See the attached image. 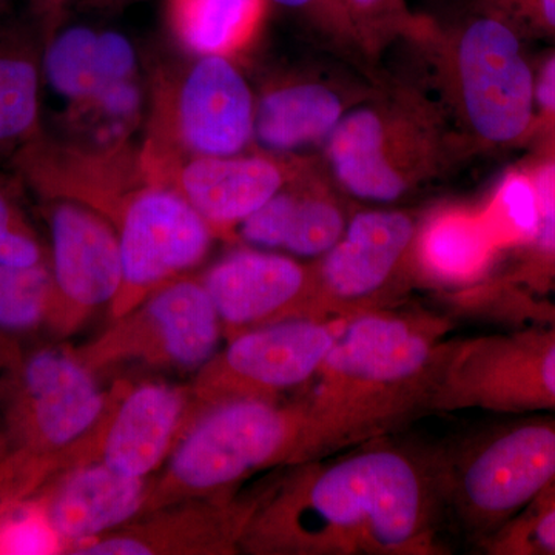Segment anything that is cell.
Returning <instances> with one entry per match:
<instances>
[{
	"label": "cell",
	"mask_w": 555,
	"mask_h": 555,
	"mask_svg": "<svg viewBox=\"0 0 555 555\" xmlns=\"http://www.w3.org/2000/svg\"><path fill=\"white\" fill-rule=\"evenodd\" d=\"M112 224L122 261V283L108 308L112 321L199 266L218 238L177 190L153 181L126 196Z\"/></svg>",
	"instance_id": "30bf717a"
},
{
	"label": "cell",
	"mask_w": 555,
	"mask_h": 555,
	"mask_svg": "<svg viewBox=\"0 0 555 555\" xmlns=\"http://www.w3.org/2000/svg\"><path fill=\"white\" fill-rule=\"evenodd\" d=\"M261 492L244 499L229 492L181 500L142 514L130 524L76 546L69 554H235Z\"/></svg>",
	"instance_id": "9a60e30c"
},
{
	"label": "cell",
	"mask_w": 555,
	"mask_h": 555,
	"mask_svg": "<svg viewBox=\"0 0 555 555\" xmlns=\"http://www.w3.org/2000/svg\"><path fill=\"white\" fill-rule=\"evenodd\" d=\"M448 305L465 315L499 321L513 327L555 331V284L528 275L478 283L448 295Z\"/></svg>",
	"instance_id": "d4e9b609"
},
{
	"label": "cell",
	"mask_w": 555,
	"mask_h": 555,
	"mask_svg": "<svg viewBox=\"0 0 555 555\" xmlns=\"http://www.w3.org/2000/svg\"><path fill=\"white\" fill-rule=\"evenodd\" d=\"M555 412V331L516 327L451 339L430 385L426 412Z\"/></svg>",
	"instance_id": "8992f818"
},
{
	"label": "cell",
	"mask_w": 555,
	"mask_h": 555,
	"mask_svg": "<svg viewBox=\"0 0 555 555\" xmlns=\"http://www.w3.org/2000/svg\"><path fill=\"white\" fill-rule=\"evenodd\" d=\"M347 318L288 320L228 339L189 386L192 423L218 404L278 400L315 378Z\"/></svg>",
	"instance_id": "9c48e42d"
},
{
	"label": "cell",
	"mask_w": 555,
	"mask_h": 555,
	"mask_svg": "<svg viewBox=\"0 0 555 555\" xmlns=\"http://www.w3.org/2000/svg\"><path fill=\"white\" fill-rule=\"evenodd\" d=\"M53 292L50 262L31 268L0 264V332L17 337L47 328Z\"/></svg>",
	"instance_id": "4316f807"
},
{
	"label": "cell",
	"mask_w": 555,
	"mask_h": 555,
	"mask_svg": "<svg viewBox=\"0 0 555 555\" xmlns=\"http://www.w3.org/2000/svg\"><path fill=\"white\" fill-rule=\"evenodd\" d=\"M389 152L385 120L372 108L343 116L328 137L335 178L358 199L392 203L408 192V178Z\"/></svg>",
	"instance_id": "44dd1931"
},
{
	"label": "cell",
	"mask_w": 555,
	"mask_h": 555,
	"mask_svg": "<svg viewBox=\"0 0 555 555\" xmlns=\"http://www.w3.org/2000/svg\"><path fill=\"white\" fill-rule=\"evenodd\" d=\"M415 224L401 211L358 214L341 240L317 264L328 317L386 308L383 294L415 240Z\"/></svg>",
	"instance_id": "2e32d148"
},
{
	"label": "cell",
	"mask_w": 555,
	"mask_h": 555,
	"mask_svg": "<svg viewBox=\"0 0 555 555\" xmlns=\"http://www.w3.org/2000/svg\"><path fill=\"white\" fill-rule=\"evenodd\" d=\"M341 98L323 83H288L268 91L255 108L258 144L269 152H297L328 139L343 119Z\"/></svg>",
	"instance_id": "603a6c76"
},
{
	"label": "cell",
	"mask_w": 555,
	"mask_h": 555,
	"mask_svg": "<svg viewBox=\"0 0 555 555\" xmlns=\"http://www.w3.org/2000/svg\"><path fill=\"white\" fill-rule=\"evenodd\" d=\"M341 449L345 440L308 398L218 404L196 416L153 477L142 514L181 500L229 494L264 470L315 462Z\"/></svg>",
	"instance_id": "3957f363"
},
{
	"label": "cell",
	"mask_w": 555,
	"mask_h": 555,
	"mask_svg": "<svg viewBox=\"0 0 555 555\" xmlns=\"http://www.w3.org/2000/svg\"><path fill=\"white\" fill-rule=\"evenodd\" d=\"M153 477L122 476L102 463H89L62 470L33 499L67 547L65 554H69L76 546L141 516Z\"/></svg>",
	"instance_id": "d6986e66"
},
{
	"label": "cell",
	"mask_w": 555,
	"mask_h": 555,
	"mask_svg": "<svg viewBox=\"0 0 555 555\" xmlns=\"http://www.w3.org/2000/svg\"><path fill=\"white\" fill-rule=\"evenodd\" d=\"M65 553L67 547L33 496L0 509V555Z\"/></svg>",
	"instance_id": "f546056e"
},
{
	"label": "cell",
	"mask_w": 555,
	"mask_h": 555,
	"mask_svg": "<svg viewBox=\"0 0 555 555\" xmlns=\"http://www.w3.org/2000/svg\"><path fill=\"white\" fill-rule=\"evenodd\" d=\"M35 492L36 486L24 463L16 455H0V509L10 503L30 499Z\"/></svg>",
	"instance_id": "e575fe53"
},
{
	"label": "cell",
	"mask_w": 555,
	"mask_h": 555,
	"mask_svg": "<svg viewBox=\"0 0 555 555\" xmlns=\"http://www.w3.org/2000/svg\"><path fill=\"white\" fill-rule=\"evenodd\" d=\"M47 262H50V251L20 204L0 185V264L31 268Z\"/></svg>",
	"instance_id": "4dcf8cb0"
},
{
	"label": "cell",
	"mask_w": 555,
	"mask_h": 555,
	"mask_svg": "<svg viewBox=\"0 0 555 555\" xmlns=\"http://www.w3.org/2000/svg\"><path fill=\"white\" fill-rule=\"evenodd\" d=\"M40 73L30 53L0 46V145L39 134Z\"/></svg>",
	"instance_id": "484cf974"
},
{
	"label": "cell",
	"mask_w": 555,
	"mask_h": 555,
	"mask_svg": "<svg viewBox=\"0 0 555 555\" xmlns=\"http://www.w3.org/2000/svg\"><path fill=\"white\" fill-rule=\"evenodd\" d=\"M189 386L119 379L100 423L86 438L80 465L102 463L134 478L156 476L192 423Z\"/></svg>",
	"instance_id": "7c38bea8"
},
{
	"label": "cell",
	"mask_w": 555,
	"mask_h": 555,
	"mask_svg": "<svg viewBox=\"0 0 555 555\" xmlns=\"http://www.w3.org/2000/svg\"><path fill=\"white\" fill-rule=\"evenodd\" d=\"M478 546L491 555H555V480L514 520Z\"/></svg>",
	"instance_id": "f1b7e54d"
},
{
	"label": "cell",
	"mask_w": 555,
	"mask_h": 555,
	"mask_svg": "<svg viewBox=\"0 0 555 555\" xmlns=\"http://www.w3.org/2000/svg\"><path fill=\"white\" fill-rule=\"evenodd\" d=\"M433 456L444 513L480 545L555 480V412L489 427Z\"/></svg>",
	"instance_id": "277c9868"
},
{
	"label": "cell",
	"mask_w": 555,
	"mask_h": 555,
	"mask_svg": "<svg viewBox=\"0 0 555 555\" xmlns=\"http://www.w3.org/2000/svg\"><path fill=\"white\" fill-rule=\"evenodd\" d=\"M5 374L9 378L0 382L3 454L35 460L51 478L78 466L83 441L108 403L98 374L73 347L62 345L24 353Z\"/></svg>",
	"instance_id": "5b68a950"
},
{
	"label": "cell",
	"mask_w": 555,
	"mask_h": 555,
	"mask_svg": "<svg viewBox=\"0 0 555 555\" xmlns=\"http://www.w3.org/2000/svg\"><path fill=\"white\" fill-rule=\"evenodd\" d=\"M150 181L177 190L218 238L283 190L286 171L270 156H185L150 171Z\"/></svg>",
	"instance_id": "ac0fdd59"
},
{
	"label": "cell",
	"mask_w": 555,
	"mask_h": 555,
	"mask_svg": "<svg viewBox=\"0 0 555 555\" xmlns=\"http://www.w3.org/2000/svg\"><path fill=\"white\" fill-rule=\"evenodd\" d=\"M137 68V50L126 36L89 27L61 31L47 47L42 62L50 89L72 108L115 83L134 79Z\"/></svg>",
	"instance_id": "ffe728a7"
},
{
	"label": "cell",
	"mask_w": 555,
	"mask_h": 555,
	"mask_svg": "<svg viewBox=\"0 0 555 555\" xmlns=\"http://www.w3.org/2000/svg\"><path fill=\"white\" fill-rule=\"evenodd\" d=\"M24 352L16 337L0 332V372H9L21 363Z\"/></svg>",
	"instance_id": "74e56055"
},
{
	"label": "cell",
	"mask_w": 555,
	"mask_h": 555,
	"mask_svg": "<svg viewBox=\"0 0 555 555\" xmlns=\"http://www.w3.org/2000/svg\"><path fill=\"white\" fill-rule=\"evenodd\" d=\"M350 24L383 27L403 14V0H343Z\"/></svg>",
	"instance_id": "836d02e7"
},
{
	"label": "cell",
	"mask_w": 555,
	"mask_h": 555,
	"mask_svg": "<svg viewBox=\"0 0 555 555\" xmlns=\"http://www.w3.org/2000/svg\"><path fill=\"white\" fill-rule=\"evenodd\" d=\"M460 93L470 127L496 144L528 130L535 86L516 33L494 16L466 25L456 46Z\"/></svg>",
	"instance_id": "5bb4252c"
},
{
	"label": "cell",
	"mask_w": 555,
	"mask_h": 555,
	"mask_svg": "<svg viewBox=\"0 0 555 555\" xmlns=\"http://www.w3.org/2000/svg\"><path fill=\"white\" fill-rule=\"evenodd\" d=\"M346 218L334 201L320 193L291 190L283 247L297 257H323L341 240Z\"/></svg>",
	"instance_id": "83f0119b"
},
{
	"label": "cell",
	"mask_w": 555,
	"mask_h": 555,
	"mask_svg": "<svg viewBox=\"0 0 555 555\" xmlns=\"http://www.w3.org/2000/svg\"><path fill=\"white\" fill-rule=\"evenodd\" d=\"M302 463L262 489L241 550L272 555H441L444 507L433 451L383 437Z\"/></svg>",
	"instance_id": "6da1fadb"
},
{
	"label": "cell",
	"mask_w": 555,
	"mask_h": 555,
	"mask_svg": "<svg viewBox=\"0 0 555 555\" xmlns=\"http://www.w3.org/2000/svg\"><path fill=\"white\" fill-rule=\"evenodd\" d=\"M16 164L21 177L43 201H75L109 222L126 196L149 181L141 152L137 155L126 144L83 147L39 133L22 145Z\"/></svg>",
	"instance_id": "e0dca14e"
},
{
	"label": "cell",
	"mask_w": 555,
	"mask_h": 555,
	"mask_svg": "<svg viewBox=\"0 0 555 555\" xmlns=\"http://www.w3.org/2000/svg\"><path fill=\"white\" fill-rule=\"evenodd\" d=\"M451 320L389 308L347 318L308 400L358 443L385 437L426 412L434 375L447 353Z\"/></svg>",
	"instance_id": "7a4b0ae2"
},
{
	"label": "cell",
	"mask_w": 555,
	"mask_h": 555,
	"mask_svg": "<svg viewBox=\"0 0 555 555\" xmlns=\"http://www.w3.org/2000/svg\"><path fill=\"white\" fill-rule=\"evenodd\" d=\"M266 0H169L175 35L196 56H225L247 46Z\"/></svg>",
	"instance_id": "cb8c5ba5"
},
{
	"label": "cell",
	"mask_w": 555,
	"mask_h": 555,
	"mask_svg": "<svg viewBox=\"0 0 555 555\" xmlns=\"http://www.w3.org/2000/svg\"><path fill=\"white\" fill-rule=\"evenodd\" d=\"M412 246L423 276L462 291L481 283L499 240L488 218L452 208L427 219Z\"/></svg>",
	"instance_id": "7402d4cb"
},
{
	"label": "cell",
	"mask_w": 555,
	"mask_h": 555,
	"mask_svg": "<svg viewBox=\"0 0 555 555\" xmlns=\"http://www.w3.org/2000/svg\"><path fill=\"white\" fill-rule=\"evenodd\" d=\"M3 454L2 436H0V455Z\"/></svg>",
	"instance_id": "ab89813d"
},
{
	"label": "cell",
	"mask_w": 555,
	"mask_h": 555,
	"mask_svg": "<svg viewBox=\"0 0 555 555\" xmlns=\"http://www.w3.org/2000/svg\"><path fill=\"white\" fill-rule=\"evenodd\" d=\"M254 94L225 56H196L156 91L145 169L185 156L241 155L255 133Z\"/></svg>",
	"instance_id": "52a82bcc"
},
{
	"label": "cell",
	"mask_w": 555,
	"mask_h": 555,
	"mask_svg": "<svg viewBox=\"0 0 555 555\" xmlns=\"http://www.w3.org/2000/svg\"><path fill=\"white\" fill-rule=\"evenodd\" d=\"M539 222L531 244L543 258L555 259V164L540 169L534 181Z\"/></svg>",
	"instance_id": "d6a6232c"
},
{
	"label": "cell",
	"mask_w": 555,
	"mask_h": 555,
	"mask_svg": "<svg viewBox=\"0 0 555 555\" xmlns=\"http://www.w3.org/2000/svg\"><path fill=\"white\" fill-rule=\"evenodd\" d=\"M499 203L511 232L516 233L518 238L532 241L539 222L532 182L521 177H511L500 190Z\"/></svg>",
	"instance_id": "1f68e13d"
},
{
	"label": "cell",
	"mask_w": 555,
	"mask_h": 555,
	"mask_svg": "<svg viewBox=\"0 0 555 555\" xmlns=\"http://www.w3.org/2000/svg\"><path fill=\"white\" fill-rule=\"evenodd\" d=\"M270 2L292 13L332 21L334 24H343V22L350 24L343 0H270Z\"/></svg>",
	"instance_id": "d590c367"
},
{
	"label": "cell",
	"mask_w": 555,
	"mask_h": 555,
	"mask_svg": "<svg viewBox=\"0 0 555 555\" xmlns=\"http://www.w3.org/2000/svg\"><path fill=\"white\" fill-rule=\"evenodd\" d=\"M224 337L221 321L201 278L182 276L158 288L76 356L94 374L141 364L173 374H198Z\"/></svg>",
	"instance_id": "ba28073f"
},
{
	"label": "cell",
	"mask_w": 555,
	"mask_h": 555,
	"mask_svg": "<svg viewBox=\"0 0 555 555\" xmlns=\"http://www.w3.org/2000/svg\"><path fill=\"white\" fill-rule=\"evenodd\" d=\"M535 96L542 107L555 115V57L547 62L535 87Z\"/></svg>",
	"instance_id": "8d00e7d4"
},
{
	"label": "cell",
	"mask_w": 555,
	"mask_h": 555,
	"mask_svg": "<svg viewBox=\"0 0 555 555\" xmlns=\"http://www.w3.org/2000/svg\"><path fill=\"white\" fill-rule=\"evenodd\" d=\"M547 27L555 28V0H531L529 5Z\"/></svg>",
	"instance_id": "f35d334b"
},
{
	"label": "cell",
	"mask_w": 555,
	"mask_h": 555,
	"mask_svg": "<svg viewBox=\"0 0 555 555\" xmlns=\"http://www.w3.org/2000/svg\"><path fill=\"white\" fill-rule=\"evenodd\" d=\"M230 339L251 328L288 320H331L315 266L261 248H243L219 259L201 276Z\"/></svg>",
	"instance_id": "4fadbf2b"
},
{
	"label": "cell",
	"mask_w": 555,
	"mask_h": 555,
	"mask_svg": "<svg viewBox=\"0 0 555 555\" xmlns=\"http://www.w3.org/2000/svg\"><path fill=\"white\" fill-rule=\"evenodd\" d=\"M521 2L529 3L531 0H521Z\"/></svg>",
	"instance_id": "60d3db41"
},
{
	"label": "cell",
	"mask_w": 555,
	"mask_h": 555,
	"mask_svg": "<svg viewBox=\"0 0 555 555\" xmlns=\"http://www.w3.org/2000/svg\"><path fill=\"white\" fill-rule=\"evenodd\" d=\"M46 214L54 286L47 331L64 339L115 301L122 283L119 238L104 215L75 201H47Z\"/></svg>",
	"instance_id": "8fae6325"
}]
</instances>
